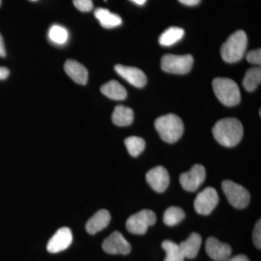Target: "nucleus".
<instances>
[{"label": "nucleus", "instance_id": "nucleus-1", "mask_svg": "<svg viewBox=\"0 0 261 261\" xmlns=\"http://www.w3.org/2000/svg\"><path fill=\"white\" fill-rule=\"evenodd\" d=\"M213 134L216 140L221 145L226 147H234L243 138V124L237 118H224L215 124Z\"/></svg>", "mask_w": 261, "mask_h": 261}, {"label": "nucleus", "instance_id": "nucleus-2", "mask_svg": "<svg viewBox=\"0 0 261 261\" xmlns=\"http://www.w3.org/2000/svg\"><path fill=\"white\" fill-rule=\"evenodd\" d=\"M154 126L160 137L167 143L177 142L184 133V123L181 118L174 114L161 116L154 122Z\"/></svg>", "mask_w": 261, "mask_h": 261}, {"label": "nucleus", "instance_id": "nucleus-3", "mask_svg": "<svg viewBox=\"0 0 261 261\" xmlns=\"http://www.w3.org/2000/svg\"><path fill=\"white\" fill-rule=\"evenodd\" d=\"M247 47L246 33L239 30L228 38L221 49L222 59L228 63H236L243 58Z\"/></svg>", "mask_w": 261, "mask_h": 261}, {"label": "nucleus", "instance_id": "nucleus-4", "mask_svg": "<svg viewBox=\"0 0 261 261\" xmlns=\"http://www.w3.org/2000/svg\"><path fill=\"white\" fill-rule=\"evenodd\" d=\"M213 88L216 97L224 106L233 107L241 100L240 88L234 81L226 78L215 79Z\"/></svg>", "mask_w": 261, "mask_h": 261}, {"label": "nucleus", "instance_id": "nucleus-5", "mask_svg": "<svg viewBox=\"0 0 261 261\" xmlns=\"http://www.w3.org/2000/svg\"><path fill=\"white\" fill-rule=\"evenodd\" d=\"M222 190L226 198L233 207L243 209L250 203V194L245 187L231 180L222 182Z\"/></svg>", "mask_w": 261, "mask_h": 261}, {"label": "nucleus", "instance_id": "nucleus-6", "mask_svg": "<svg viewBox=\"0 0 261 261\" xmlns=\"http://www.w3.org/2000/svg\"><path fill=\"white\" fill-rule=\"evenodd\" d=\"M194 59L191 55H166L161 60V68L167 73L186 74L191 70Z\"/></svg>", "mask_w": 261, "mask_h": 261}, {"label": "nucleus", "instance_id": "nucleus-7", "mask_svg": "<svg viewBox=\"0 0 261 261\" xmlns=\"http://www.w3.org/2000/svg\"><path fill=\"white\" fill-rule=\"evenodd\" d=\"M156 222V215L150 210H142L137 214L132 215L127 220V230L134 234H145L149 226H152Z\"/></svg>", "mask_w": 261, "mask_h": 261}, {"label": "nucleus", "instance_id": "nucleus-8", "mask_svg": "<svg viewBox=\"0 0 261 261\" xmlns=\"http://www.w3.org/2000/svg\"><path fill=\"white\" fill-rule=\"evenodd\" d=\"M217 192L213 187H207L196 197L194 207L197 214L209 215L219 203Z\"/></svg>", "mask_w": 261, "mask_h": 261}, {"label": "nucleus", "instance_id": "nucleus-9", "mask_svg": "<svg viewBox=\"0 0 261 261\" xmlns=\"http://www.w3.org/2000/svg\"><path fill=\"white\" fill-rule=\"evenodd\" d=\"M206 172L203 166L195 164L188 172L181 173L179 181L182 188L188 192H195L205 181Z\"/></svg>", "mask_w": 261, "mask_h": 261}, {"label": "nucleus", "instance_id": "nucleus-10", "mask_svg": "<svg viewBox=\"0 0 261 261\" xmlns=\"http://www.w3.org/2000/svg\"><path fill=\"white\" fill-rule=\"evenodd\" d=\"M102 247L105 252L111 255H128L132 250L130 243L119 231H114L108 237L103 241Z\"/></svg>", "mask_w": 261, "mask_h": 261}, {"label": "nucleus", "instance_id": "nucleus-11", "mask_svg": "<svg viewBox=\"0 0 261 261\" xmlns=\"http://www.w3.org/2000/svg\"><path fill=\"white\" fill-rule=\"evenodd\" d=\"M73 241V235L69 228L63 227L58 229L47 243V251L50 253H58L70 247Z\"/></svg>", "mask_w": 261, "mask_h": 261}, {"label": "nucleus", "instance_id": "nucleus-12", "mask_svg": "<svg viewBox=\"0 0 261 261\" xmlns=\"http://www.w3.org/2000/svg\"><path fill=\"white\" fill-rule=\"evenodd\" d=\"M146 179L154 191L163 192L167 190L169 185V173L163 166H157L149 170L146 174Z\"/></svg>", "mask_w": 261, "mask_h": 261}, {"label": "nucleus", "instance_id": "nucleus-13", "mask_svg": "<svg viewBox=\"0 0 261 261\" xmlns=\"http://www.w3.org/2000/svg\"><path fill=\"white\" fill-rule=\"evenodd\" d=\"M115 70L120 76L137 88H142L147 84L145 73L139 68L118 64L115 66Z\"/></svg>", "mask_w": 261, "mask_h": 261}, {"label": "nucleus", "instance_id": "nucleus-14", "mask_svg": "<svg viewBox=\"0 0 261 261\" xmlns=\"http://www.w3.org/2000/svg\"><path fill=\"white\" fill-rule=\"evenodd\" d=\"M205 250L208 256L215 261H224L231 254V247L215 238H209L206 241Z\"/></svg>", "mask_w": 261, "mask_h": 261}, {"label": "nucleus", "instance_id": "nucleus-15", "mask_svg": "<svg viewBox=\"0 0 261 261\" xmlns=\"http://www.w3.org/2000/svg\"><path fill=\"white\" fill-rule=\"evenodd\" d=\"M64 69L65 73L72 80L74 81L75 83L85 85L88 81V70L81 64L80 63L69 59L65 63Z\"/></svg>", "mask_w": 261, "mask_h": 261}, {"label": "nucleus", "instance_id": "nucleus-16", "mask_svg": "<svg viewBox=\"0 0 261 261\" xmlns=\"http://www.w3.org/2000/svg\"><path fill=\"white\" fill-rule=\"evenodd\" d=\"M111 219V214L107 210L98 211L87 221L86 230L90 234H95L107 227Z\"/></svg>", "mask_w": 261, "mask_h": 261}, {"label": "nucleus", "instance_id": "nucleus-17", "mask_svg": "<svg viewBox=\"0 0 261 261\" xmlns=\"http://www.w3.org/2000/svg\"><path fill=\"white\" fill-rule=\"evenodd\" d=\"M202 244V238L199 233L193 232L189 236L185 241L180 243L184 256L189 259H193L198 255L199 250Z\"/></svg>", "mask_w": 261, "mask_h": 261}, {"label": "nucleus", "instance_id": "nucleus-18", "mask_svg": "<svg viewBox=\"0 0 261 261\" xmlns=\"http://www.w3.org/2000/svg\"><path fill=\"white\" fill-rule=\"evenodd\" d=\"M96 18L105 29H113L122 24V19L119 15L111 13L106 8H97L94 11Z\"/></svg>", "mask_w": 261, "mask_h": 261}, {"label": "nucleus", "instance_id": "nucleus-19", "mask_svg": "<svg viewBox=\"0 0 261 261\" xmlns=\"http://www.w3.org/2000/svg\"><path fill=\"white\" fill-rule=\"evenodd\" d=\"M101 92L106 97L114 100H123L127 97L124 87L116 80H111L101 87Z\"/></svg>", "mask_w": 261, "mask_h": 261}, {"label": "nucleus", "instance_id": "nucleus-20", "mask_svg": "<svg viewBox=\"0 0 261 261\" xmlns=\"http://www.w3.org/2000/svg\"><path fill=\"white\" fill-rule=\"evenodd\" d=\"M133 110L123 106H118L115 108L112 115L113 123L118 126H128L133 123Z\"/></svg>", "mask_w": 261, "mask_h": 261}, {"label": "nucleus", "instance_id": "nucleus-21", "mask_svg": "<svg viewBox=\"0 0 261 261\" xmlns=\"http://www.w3.org/2000/svg\"><path fill=\"white\" fill-rule=\"evenodd\" d=\"M185 36V31L178 27H170L161 34L159 43L162 46H172L176 44Z\"/></svg>", "mask_w": 261, "mask_h": 261}, {"label": "nucleus", "instance_id": "nucleus-22", "mask_svg": "<svg viewBox=\"0 0 261 261\" xmlns=\"http://www.w3.org/2000/svg\"><path fill=\"white\" fill-rule=\"evenodd\" d=\"M261 82L260 68H250L246 73L243 82L244 88L247 92H253L257 89V86Z\"/></svg>", "mask_w": 261, "mask_h": 261}, {"label": "nucleus", "instance_id": "nucleus-23", "mask_svg": "<svg viewBox=\"0 0 261 261\" xmlns=\"http://www.w3.org/2000/svg\"><path fill=\"white\" fill-rule=\"evenodd\" d=\"M162 247L166 253L165 261H184L185 256L182 253L179 245L170 240H166L162 243Z\"/></svg>", "mask_w": 261, "mask_h": 261}, {"label": "nucleus", "instance_id": "nucleus-24", "mask_svg": "<svg viewBox=\"0 0 261 261\" xmlns=\"http://www.w3.org/2000/svg\"><path fill=\"white\" fill-rule=\"evenodd\" d=\"M185 218V213L177 207H168L163 216V221L168 226H173L179 224Z\"/></svg>", "mask_w": 261, "mask_h": 261}, {"label": "nucleus", "instance_id": "nucleus-25", "mask_svg": "<svg viewBox=\"0 0 261 261\" xmlns=\"http://www.w3.org/2000/svg\"><path fill=\"white\" fill-rule=\"evenodd\" d=\"M125 145L128 149V153L132 157L140 155L145 148V142L143 139L138 137H130L124 141Z\"/></svg>", "mask_w": 261, "mask_h": 261}, {"label": "nucleus", "instance_id": "nucleus-26", "mask_svg": "<svg viewBox=\"0 0 261 261\" xmlns=\"http://www.w3.org/2000/svg\"><path fill=\"white\" fill-rule=\"evenodd\" d=\"M49 38L57 44H64L68 40V31L61 25H53L49 30Z\"/></svg>", "mask_w": 261, "mask_h": 261}, {"label": "nucleus", "instance_id": "nucleus-27", "mask_svg": "<svg viewBox=\"0 0 261 261\" xmlns=\"http://www.w3.org/2000/svg\"><path fill=\"white\" fill-rule=\"evenodd\" d=\"M75 8L82 12H89L93 9L92 0H73Z\"/></svg>", "mask_w": 261, "mask_h": 261}, {"label": "nucleus", "instance_id": "nucleus-28", "mask_svg": "<svg viewBox=\"0 0 261 261\" xmlns=\"http://www.w3.org/2000/svg\"><path fill=\"white\" fill-rule=\"evenodd\" d=\"M247 60L249 63H252V64L260 65L261 49H257L249 51L247 55Z\"/></svg>", "mask_w": 261, "mask_h": 261}, {"label": "nucleus", "instance_id": "nucleus-29", "mask_svg": "<svg viewBox=\"0 0 261 261\" xmlns=\"http://www.w3.org/2000/svg\"><path fill=\"white\" fill-rule=\"evenodd\" d=\"M252 240L255 246L257 248H261V222L260 219L257 221L255 228L253 230V235H252Z\"/></svg>", "mask_w": 261, "mask_h": 261}, {"label": "nucleus", "instance_id": "nucleus-30", "mask_svg": "<svg viewBox=\"0 0 261 261\" xmlns=\"http://www.w3.org/2000/svg\"><path fill=\"white\" fill-rule=\"evenodd\" d=\"M224 261H250L249 260L248 257L245 255H236V256H233L231 257H228V258L226 259Z\"/></svg>", "mask_w": 261, "mask_h": 261}, {"label": "nucleus", "instance_id": "nucleus-31", "mask_svg": "<svg viewBox=\"0 0 261 261\" xmlns=\"http://www.w3.org/2000/svg\"><path fill=\"white\" fill-rule=\"evenodd\" d=\"M10 70L5 67H0V80H5L9 76Z\"/></svg>", "mask_w": 261, "mask_h": 261}, {"label": "nucleus", "instance_id": "nucleus-32", "mask_svg": "<svg viewBox=\"0 0 261 261\" xmlns=\"http://www.w3.org/2000/svg\"><path fill=\"white\" fill-rule=\"evenodd\" d=\"M180 3L188 6H195L200 3L201 0H178Z\"/></svg>", "mask_w": 261, "mask_h": 261}, {"label": "nucleus", "instance_id": "nucleus-33", "mask_svg": "<svg viewBox=\"0 0 261 261\" xmlns=\"http://www.w3.org/2000/svg\"><path fill=\"white\" fill-rule=\"evenodd\" d=\"M5 56H6V50H5L4 40L0 34V57L4 58Z\"/></svg>", "mask_w": 261, "mask_h": 261}, {"label": "nucleus", "instance_id": "nucleus-34", "mask_svg": "<svg viewBox=\"0 0 261 261\" xmlns=\"http://www.w3.org/2000/svg\"><path fill=\"white\" fill-rule=\"evenodd\" d=\"M130 1L133 2V3H135V4L137 5H143L147 0H130Z\"/></svg>", "mask_w": 261, "mask_h": 261}, {"label": "nucleus", "instance_id": "nucleus-35", "mask_svg": "<svg viewBox=\"0 0 261 261\" xmlns=\"http://www.w3.org/2000/svg\"><path fill=\"white\" fill-rule=\"evenodd\" d=\"M30 1L36 2V1H37V0H30Z\"/></svg>", "mask_w": 261, "mask_h": 261}, {"label": "nucleus", "instance_id": "nucleus-36", "mask_svg": "<svg viewBox=\"0 0 261 261\" xmlns=\"http://www.w3.org/2000/svg\"><path fill=\"white\" fill-rule=\"evenodd\" d=\"M0 5H1V0H0Z\"/></svg>", "mask_w": 261, "mask_h": 261}]
</instances>
